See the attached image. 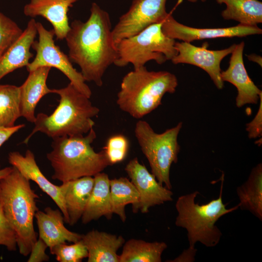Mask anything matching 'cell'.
I'll list each match as a JSON object with an SVG mask.
<instances>
[{"label":"cell","mask_w":262,"mask_h":262,"mask_svg":"<svg viewBox=\"0 0 262 262\" xmlns=\"http://www.w3.org/2000/svg\"><path fill=\"white\" fill-rule=\"evenodd\" d=\"M65 39L68 56L79 66L85 81L101 86L104 73L117 57L108 13L93 2L88 19L73 20Z\"/></svg>","instance_id":"1"},{"label":"cell","mask_w":262,"mask_h":262,"mask_svg":"<svg viewBox=\"0 0 262 262\" xmlns=\"http://www.w3.org/2000/svg\"><path fill=\"white\" fill-rule=\"evenodd\" d=\"M59 96V104L53 113H40L36 116L34 127L24 140L27 144L34 134L41 132L54 138L62 136L83 135L93 128L99 109L93 105L90 98L80 92L73 84L52 89Z\"/></svg>","instance_id":"2"},{"label":"cell","mask_w":262,"mask_h":262,"mask_svg":"<svg viewBox=\"0 0 262 262\" xmlns=\"http://www.w3.org/2000/svg\"><path fill=\"white\" fill-rule=\"evenodd\" d=\"M30 180L14 166L11 172L0 180V201L4 214L16 236L19 253L28 256L37 241L33 219L38 210Z\"/></svg>","instance_id":"3"},{"label":"cell","mask_w":262,"mask_h":262,"mask_svg":"<svg viewBox=\"0 0 262 262\" xmlns=\"http://www.w3.org/2000/svg\"><path fill=\"white\" fill-rule=\"evenodd\" d=\"M97 135L92 128L84 135L53 138L47 158L53 169V180L62 182L83 177H94L111 164L104 150L97 152L91 144Z\"/></svg>","instance_id":"4"},{"label":"cell","mask_w":262,"mask_h":262,"mask_svg":"<svg viewBox=\"0 0 262 262\" xmlns=\"http://www.w3.org/2000/svg\"><path fill=\"white\" fill-rule=\"evenodd\" d=\"M176 76L166 71H149L145 66L128 73L123 77L117 95L116 103L123 112L141 119L156 109L166 93L176 91Z\"/></svg>","instance_id":"5"},{"label":"cell","mask_w":262,"mask_h":262,"mask_svg":"<svg viewBox=\"0 0 262 262\" xmlns=\"http://www.w3.org/2000/svg\"><path fill=\"white\" fill-rule=\"evenodd\" d=\"M223 178L222 179L219 197L206 204L199 205L195 202L197 191L178 197L175 207L178 215L175 225L187 231L189 249L194 250L199 242L208 247L216 246L219 242L222 232L215 223L222 216L238 209V205L227 209L223 203Z\"/></svg>","instance_id":"6"},{"label":"cell","mask_w":262,"mask_h":262,"mask_svg":"<svg viewBox=\"0 0 262 262\" xmlns=\"http://www.w3.org/2000/svg\"><path fill=\"white\" fill-rule=\"evenodd\" d=\"M163 22L152 24L137 34L121 40L116 45L117 57L114 65L123 67L131 64L134 69L154 61L162 65L177 54L176 40L163 32Z\"/></svg>","instance_id":"7"},{"label":"cell","mask_w":262,"mask_h":262,"mask_svg":"<svg viewBox=\"0 0 262 262\" xmlns=\"http://www.w3.org/2000/svg\"><path fill=\"white\" fill-rule=\"evenodd\" d=\"M182 126H176L157 133L146 121L139 120L135 126V136L143 153L147 159L151 173L157 181L168 189H172L170 180V168L176 163L180 146L178 136Z\"/></svg>","instance_id":"8"},{"label":"cell","mask_w":262,"mask_h":262,"mask_svg":"<svg viewBox=\"0 0 262 262\" xmlns=\"http://www.w3.org/2000/svg\"><path fill=\"white\" fill-rule=\"evenodd\" d=\"M36 25L38 40H34L32 46L36 55L26 66L28 72L42 66L55 68L62 72L80 92L90 98L92 91L82 73L73 67L68 56L55 45L53 30H48L39 22H36Z\"/></svg>","instance_id":"9"},{"label":"cell","mask_w":262,"mask_h":262,"mask_svg":"<svg viewBox=\"0 0 262 262\" xmlns=\"http://www.w3.org/2000/svg\"><path fill=\"white\" fill-rule=\"evenodd\" d=\"M167 0H133L128 11L112 29L115 47L122 40L134 35L149 26L164 21L168 15Z\"/></svg>","instance_id":"10"},{"label":"cell","mask_w":262,"mask_h":262,"mask_svg":"<svg viewBox=\"0 0 262 262\" xmlns=\"http://www.w3.org/2000/svg\"><path fill=\"white\" fill-rule=\"evenodd\" d=\"M162 29L167 37L191 43L196 40L218 38L243 37L260 34L262 30L258 26L237 25L216 28H199L188 26L177 21L169 13L163 22Z\"/></svg>","instance_id":"11"},{"label":"cell","mask_w":262,"mask_h":262,"mask_svg":"<svg viewBox=\"0 0 262 262\" xmlns=\"http://www.w3.org/2000/svg\"><path fill=\"white\" fill-rule=\"evenodd\" d=\"M235 45L222 49L210 50L191 43L176 42L175 47L178 53L171 61L175 65L186 64L202 69L208 74L216 87L221 89L224 83L221 78L220 64L225 57L231 53Z\"/></svg>","instance_id":"12"},{"label":"cell","mask_w":262,"mask_h":262,"mask_svg":"<svg viewBox=\"0 0 262 262\" xmlns=\"http://www.w3.org/2000/svg\"><path fill=\"white\" fill-rule=\"evenodd\" d=\"M125 170L139 193L138 209L142 213H147L152 207L172 201L171 190L161 185L137 157L129 161Z\"/></svg>","instance_id":"13"},{"label":"cell","mask_w":262,"mask_h":262,"mask_svg":"<svg viewBox=\"0 0 262 262\" xmlns=\"http://www.w3.org/2000/svg\"><path fill=\"white\" fill-rule=\"evenodd\" d=\"M245 43L236 44L231 53L228 68L221 71L222 81L230 82L237 90L236 105L238 108L247 104H257L262 91L249 77L244 65L243 51Z\"/></svg>","instance_id":"14"},{"label":"cell","mask_w":262,"mask_h":262,"mask_svg":"<svg viewBox=\"0 0 262 262\" xmlns=\"http://www.w3.org/2000/svg\"><path fill=\"white\" fill-rule=\"evenodd\" d=\"M8 161L23 176L35 182L41 190L53 200L62 212L65 223L68 224V216L60 186L53 184L43 174L36 162L33 152L27 150L25 155H23L18 151L11 152L8 155Z\"/></svg>","instance_id":"15"},{"label":"cell","mask_w":262,"mask_h":262,"mask_svg":"<svg viewBox=\"0 0 262 262\" xmlns=\"http://www.w3.org/2000/svg\"><path fill=\"white\" fill-rule=\"evenodd\" d=\"M79 0H30L23 8V13L34 18L40 16L50 23L58 40L65 38L70 29L69 8Z\"/></svg>","instance_id":"16"},{"label":"cell","mask_w":262,"mask_h":262,"mask_svg":"<svg viewBox=\"0 0 262 262\" xmlns=\"http://www.w3.org/2000/svg\"><path fill=\"white\" fill-rule=\"evenodd\" d=\"M34 217L38 228L39 238L49 248L66 241L75 243L82 239V234L71 231L65 227L64 216L59 209L53 210L47 207L44 211L38 210Z\"/></svg>","instance_id":"17"},{"label":"cell","mask_w":262,"mask_h":262,"mask_svg":"<svg viewBox=\"0 0 262 262\" xmlns=\"http://www.w3.org/2000/svg\"><path fill=\"white\" fill-rule=\"evenodd\" d=\"M36 21L32 18L17 40L0 57V81L14 70L27 66L33 57L30 51L37 34Z\"/></svg>","instance_id":"18"},{"label":"cell","mask_w":262,"mask_h":262,"mask_svg":"<svg viewBox=\"0 0 262 262\" xmlns=\"http://www.w3.org/2000/svg\"><path fill=\"white\" fill-rule=\"evenodd\" d=\"M51 68L38 67L29 72V75L20 87L21 116L34 123L35 108L40 100L45 95L52 93V89L47 85V80Z\"/></svg>","instance_id":"19"},{"label":"cell","mask_w":262,"mask_h":262,"mask_svg":"<svg viewBox=\"0 0 262 262\" xmlns=\"http://www.w3.org/2000/svg\"><path fill=\"white\" fill-rule=\"evenodd\" d=\"M94 184V177L87 176L62 182L60 185L70 226L74 225L81 218Z\"/></svg>","instance_id":"20"},{"label":"cell","mask_w":262,"mask_h":262,"mask_svg":"<svg viewBox=\"0 0 262 262\" xmlns=\"http://www.w3.org/2000/svg\"><path fill=\"white\" fill-rule=\"evenodd\" d=\"M82 240L88 251V262H119L117 252L125 242L122 236L96 229L82 234Z\"/></svg>","instance_id":"21"},{"label":"cell","mask_w":262,"mask_h":262,"mask_svg":"<svg viewBox=\"0 0 262 262\" xmlns=\"http://www.w3.org/2000/svg\"><path fill=\"white\" fill-rule=\"evenodd\" d=\"M93 177L94 186L81 217L84 224L98 220L102 216L110 219L113 214L110 199V179L108 175L101 172Z\"/></svg>","instance_id":"22"},{"label":"cell","mask_w":262,"mask_h":262,"mask_svg":"<svg viewBox=\"0 0 262 262\" xmlns=\"http://www.w3.org/2000/svg\"><path fill=\"white\" fill-rule=\"evenodd\" d=\"M237 194L242 210L250 212L262 220V164L253 167L247 180L237 187Z\"/></svg>","instance_id":"23"},{"label":"cell","mask_w":262,"mask_h":262,"mask_svg":"<svg viewBox=\"0 0 262 262\" xmlns=\"http://www.w3.org/2000/svg\"><path fill=\"white\" fill-rule=\"evenodd\" d=\"M110 199L112 211L122 222L126 220L125 206L131 204L134 213L138 211L139 193L131 180L125 177L110 180Z\"/></svg>","instance_id":"24"},{"label":"cell","mask_w":262,"mask_h":262,"mask_svg":"<svg viewBox=\"0 0 262 262\" xmlns=\"http://www.w3.org/2000/svg\"><path fill=\"white\" fill-rule=\"evenodd\" d=\"M226 8L221 12L226 20H233L247 26H257L262 22V2L258 0H216Z\"/></svg>","instance_id":"25"},{"label":"cell","mask_w":262,"mask_h":262,"mask_svg":"<svg viewBox=\"0 0 262 262\" xmlns=\"http://www.w3.org/2000/svg\"><path fill=\"white\" fill-rule=\"evenodd\" d=\"M119 262H161L167 246L164 242H148L131 239L125 242Z\"/></svg>","instance_id":"26"},{"label":"cell","mask_w":262,"mask_h":262,"mask_svg":"<svg viewBox=\"0 0 262 262\" xmlns=\"http://www.w3.org/2000/svg\"><path fill=\"white\" fill-rule=\"evenodd\" d=\"M20 116V87L0 84V126L13 127Z\"/></svg>","instance_id":"27"},{"label":"cell","mask_w":262,"mask_h":262,"mask_svg":"<svg viewBox=\"0 0 262 262\" xmlns=\"http://www.w3.org/2000/svg\"><path fill=\"white\" fill-rule=\"evenodd\" d=\"M49 249L59 262H81L88 257L87 250L82 239L70 245L60 243Z\"/></svg>","instance_id":"28"},{"label":"cell","mask_w":262,"mask_h":262,"mask_svg":"<svg viewBox=\"0 0 262 262\" xmlns=\"http://www.w3.org/2000/svg\"><path fill=\"white\" fill-rule=\"evenodd\" d=\"M12 19L0 12V57L23 33Z\"/></svg>","instance_id":"29"},{"label":"cell","mask_w":262,"mask_h":262,"mask_svg":"<svg viewBox=\"0 0 262 262\" xmlns=\"http://www.w3.org/2000/svg\"><path fill=\"white\" fill-rule=\"evenodd\" d=\"M128 149V140L125 136L121 134L110 137L103 147V150L111 165L124 160Z\"/></svg>","instance_id":"30"},{"label":"cell","mask_w":262,"mask_h":262,"mask_svg":"<svg viewBox=\"0 0 262 262\" xmlns=\"http://www.w3.org/2000/svg\"><path fill=\"white\" fill-rule=\"evenodd\" d=\"M0 246H3L10 251L17 249L15 233L6 218L0 201Z\"/></svg>","instance_id":"31"},{"label":"cell","mask_w":262,"mask_h":262,"mask_svg":"<svg viewBox=\"0 0 262 262\" xmlns=\"http://www.w3.org/2000/svg\"><path fill=\"white\" fill-rule=\"evenodd\" d=\"M260 104L257 114L252 120L246 124V130L250 139L259 137L262 134V94L260 96Z\"/></svg>","instance_id":"32"},{"label":"cell","mask_w":262,"mask_h":262,"mask_svg":"<svg viewBox=\"0 0 262 262\" xmlns=\"http://www.w3.org/2000/svg\"><path fill=\"white\" fill-rule=\"evenodd\" d=\"M48 247L46 244L39 238L33 245L31 252L28 262H41L48 261L49 257L46 253V250Z\"/></svg>","instance_id":"33"},{"label":"cell","mask_w":262,"mask_h":262,"mask_svg":"<svg viewBox=\"0 0 262 262\" xmlns=\"http://www.w3.org/2000/svg\"><path fill=\"white\" fill-rule=\"evenodd\" d=\"M24 127V124L15 125L11 127H3L0 126V147L13 134Z\"/></svg>","instance_id":"34"},{"label":"cell","mask_w":262,"mask_h":262,"mask_svg":"<svg viewBox=\"0 0 262 262\" xmlns=\"http://www.w3.org/2000/svg\"><path fill=\"white\" fill-rule=\"evenodd\" d=\"M247 58L249 61H253L259 64L262 66V57L255 54H251L247 55Z\"/></svg>","instance_id":"35"},{"label":"cell","mask_w":262,"mask_h":262,"mask_svg":"<svg viewBox=\"0 0 262 262\" xmlns=\"http://www.w3.org/2000/svg\"><path fill=\"white\" fill-rule=\"evenodd\" d=\"M12 169L13 166L6 167L0 169V180L8 175Z\"/></svg>","instance_id":"36"},{"label":"cell","mask_w":262,"mask_h":262,"mask_svg":"<svg viewBox=\"0 0 262 262\" xmlns=\"http://www.w3.org/2000/svg\"><path fill=\"white\" fill-rule=\"evenodd\" d=\"M188 1L190 2H196L198 0H187ZM201 1H202V2H204L206 0H200Z\"/></svg>","instance_id":"37"}]
</instances>
